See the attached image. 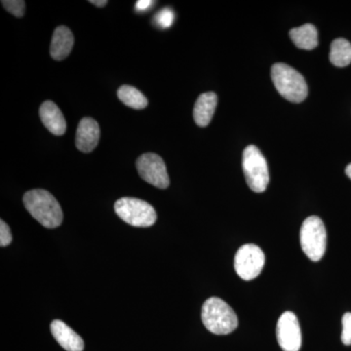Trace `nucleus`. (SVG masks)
<instances>
[{
  "instance_id": "9d476101",
  "label": "nucleus",
  "mask_w": 351,
  "mask_h": 351,
  "mask_svg": "<svg viewBox=\"0 0 351 351\" xmlns=\"http://www.w3.org/2000/svg\"><path fill=\"white\" fill-rule=\"evenodd\" d=\"M100 140V126L91 117L80 120L76 131L75 145L80 152L88 154L94 151Z\"/></svg>"
},
{
  "instance_id": "f03ea898",
  "label": "nucleus",
  "mask_w": 351,
  "mask_h": 351,
  "mask_svg": "<svg viewBox=\"0 0 351 351\" xmlns=\"http://www.w3.org/2000/svg\"><path fill=\"white\" fill-rule=\"evenodd\" d=\"M201 319L208 331L215 335H228L239 326L237 313L219 298L212 297L204 302Z\"/></svg>"
},
{
  "instance_id": "6ab92c4d",
  "label": "nucleus",
  "mask_w": 351,
  "mask_h": 351,
  "mask_svg": "<svg viewBox=\"0 0 351 351\" xmlns=\"http://www.w3.org/2000/svg\"><path fill=\"white\" fill-rule=\"evenodd\" d=\"M2 5L12 14L15 17L21 18L25 15V2L24 0H3L1 1Z\"/></svg>"
},
{
  "instance_id": "5701e85b",
  "label": "nucleus",
  "mask_w": 351,
  "mask_h": 351,
  "mask_svg": "<svg viewBox=\"0 0 351 351\" xmlns=\"http://www.w3.org/2000/svg\"><path fill=\"white\" fill-rule=\"evenodd\" d=\"M90 3L93 4V5L97 7H104L107 5L108 1L107 0H91Z\"/></svg>"
},
{
  "instance_id": "aec40b11",
  "label": "nucleus",
  "mask_w": 351,
  "mask_h": 351,
  "mask_svg": "<svg viewBox=\"0 0 351 351\" xmlns=\"http://www.w3.org/2000/svg\"><path fill=\"white\" fill-rule=\"evenodd\" d=\"M341 322H343L341 341H343V345L351 346V313H346L343 314Z\"/></svg>"
},
{
  "instance_id": "6e6552de",
  "label": "nucleus",
  "mask_w": 351,
  "mask_h": 351,
  "mask_svg": "<svg viewBox=\"0 0 351 351\" xmlns=\"http://www.w3.org/2000/svg\"><path fill=\"white\" fill-rule=\"evenodd\" d=\"M141 178L156 188L165 189L169 186L170 180L165 163L160 156L156 154H142L136 162Z\"/></svg>"
},
{
  "instance_id": "20e7f679",
  "label": "nucleus",
  "mask_w": 351,
  "mask_h": 351,
  "mask_svg": "<svg viewBox=\"0 0 351 351\" xmlns=\"http://www.w3.org/2000/svg\"><path fill=\"white\" fill-rule=\"evenodd\" d=\"M242 167L249 188L254 193H263L269 186V166L265 156L255 145H248L244 149Z\"/></svg>"
},
{
  "instance_id": "4be33fe9",
  "label": "nucleus",
  "mask_w": 351,
  "mask_h": 351,
  "mask_svg": "<svg viewBox=\"0 0 351 351\" xmlns=\"http://www.w3.org/2000/svg\"><path fill=\"white\" fill-rule=\"evenodd\" d=\"M154 3L156 2L152 1V0H138L136 2V10L138 12H145V11L149 10Z\"/></svg>"
},
{
  "instance_id": "ddd939ff",
  "label": "nucleus",
  "mask_w": 351,
  "mask_h": 351,
  "mask_svg": "<svg viewBox=\"0 0 351 351\" xmlns=\"http://www.w3.org/2000/svg\"><path fill=\"white\" fill-rule=\"evenodd\" d=\"M75 44V36L69 27L61 25L55 29L51 41L50 55L55 61H63L71 54Z\"/></svg>"
},
{
  "instance_id": "0eeeda50",
  "label": "nucleus",
  "mask_w": 351,
  "mask_h": 351,
  "mask_svg": "<svg viewBox=\"0 0 351 351\" xmlns=\"http://www.w3.org/2000/svg\"><path fill=\"white\" fill-rule=\"evenodd\" d=\"M265 261V254L257 245H243L235 254V271L243 280H253L262 272Z\"/></svg>"
},
{
  "instance_id": "b1692460",
  "label": "nucleus",
  "mask_w": 351,
  "mask_h": 351,
  "mask_svg": "<svg viewBox=\"0 0 351 351\" xmlns=\"http://www.w3.org/2000/svg\"><path fill=\"white\" fill-rule=\"evenodd\" d=\"M346 174L351 180V163L350 164V165L346 166Z\"/></svg>"
},
{
  "instance_id": "f3484780",
  "label": "nucleus",
  "mask_w": 351,
  "mask_h": 351,
  "mask_svg": "<svg viewBox=\"0 0 351 351\" xmlns=\"http://www.w3.org/2000/svg\"><path fill=\"white\" fill-rule=\"evenodd\" d=\"M117 97L127 107L143 110L147 107V99L137 88L130 85H122L117 91Z\"/></svg>"
},
{
  "instance_id": "412c9836",
  "label": "nucleus",
  "mask_w": 351,
  "mask_h": 351,
  "mask_svg": "<svg viewBox=\"0 0 351 351\" xmlns=\"http://www.w3.org/2000/svg\"><path fill=\"white\" fill-rule=\"evenodd\" d=\"M12 242V234H11L10 228L1 219L0 221V246L6 247Z\"/></svg>"
},
{
  "instance_id": "39448f33",
  "label": "nucleus",
  "mask_w": 351,
  "mask_h": 351,
  "mask_svg": "<svg viewBox=\"0 0 351 351\" xmlns=\"http://www.w3.org/2000/svg\"><path fill=\"white\" fill-rule=\"evenodd\" d=\"M302 251L313 262H319L326 252L327 233L322 219L311 216L304 219L300 233Z\"/></svg>"
},
{
  "instance_id": "4468645a",
  "label": "nucleus",
  "mask_w": 351,
  "mask_h": 351,
  "mask_svg": "<svg viewBox=\"0 0 351 351\" xmlns=\"http://www.w3.org/2000/svg\"><path fill=\"white\" fill-rule=\"evenodd\" d=\"M218 104V97L214 92L201 94L193 108V119L199 127L209 125Z\"/></svg>"
},
{
  "instance_id": "dca6fc26",
  "label": "nucleus",
  "mask_w": 351,
  "mask_h": 351,
  "mask_svg": "<svg viewBox=\"0 0 351 351\" xmlns=\"http://www.w3.org/2000/svg\"><path fill=\"white\" fill-rule=\"evenodd\" d=\"M330 61L338 68H345L351 63V43L345 38H337L331 44Z\"/></svg>"
},
{
  "instance_id": "1a4fd4ad",
  "label": "nucleus",
  "mask_w": 351,
  "mask_h": 351,
  "mask_svg": "<svg viewBox=\"0 0 351 351\" xmlns=\"http://www.w3.org/2000/svg\"><path fill=\"white\" fill-rule=\"evenodd\" d=\"M277 341L283 351H299L302 346V331L299 320L292 311H286L277 322Z\"/></svg>"
},
{
  "instance_id": "7ed1b4c3",
  "label": "nucleus",
  "mask_w": 351,
  "mask_h": 351,
  "mask_svg": "<svg viewBox=\"0 0 351 351\" xmlns=\"http://www.w3.org/2000/svg\"><path fill=\"white\" fill-rule=\"evenodd\" d=\"M271 78L277 92L286 100L295 104L306 100L308 95L306 80L292 66L274 64L271 68Z\"/></svg>"
},
{
  "instance_id": "a211bd4d",
  "label": "nucleus",
  "mask_w": 351,
  "mask_h": 351,
  "mask_svg": "<svg viewBox=\"0 0 351 351\" xmlns=\"http://www.w3.org/2000/svg\"><path fill=\"white\" fill-rule=\"evenodd\" d=\"M154 23L161 29H168L175 21V13L172 9L164 8L154 16Z\"/></svg>"
},
{
  "instance_id": "f8f14e48",
  "label": "nucleus",
  "mask_w": 351,
  "mask_h": 351,
  "mask_svg": "<svg viewBox=\"0 0 351 351\" xmlns=\"http://www.w3.org/2000/svg\"><path fill=\"white\" fill-rule=\"evenodd\" d=\"M43 125L55 136H63L66 131V121L59 107L52 101H44L39 110Z\"/></svg>"
},
{
  "instance_id": "9b49d317",
  "label": "nucleus",
  "mask_w": 351,
  "mask_h": 351,
  "mask_svg": "<svg viewBox=\"0 0 351 351\" xmlns=\"http://www.w3.org/2000/svg\"><path fill=\"white\" fill-rule=\"evenodd\" d=\"M51 332L64 350L66 351H83L84 341L80 335L62 320H54L51 323Z\"/></svg>"
},
{
  "instance_id": "f257e3e1",
  "label": "nucleus",
  "mask_w": 351,
  "mask_h": 351,
  "mask_svg": "<svg viewBox=\"0 0 351 351\" xmlns=\"http://www.w3.org/2000/svg\"><path fill=\"white\" fill-rule=\"evenodd\" d=\"M25 209L44 228H56L63 223V211L56 198L44 189H32L23 198Z\"/></svg>"
},
{
  "instance_id": "2eb2a0df",
  "label": "nucleus",
  "mask_w": 351,
  "mask_h": 351,
  "mask_svg": "<svg viewBox=\"0 0 351 351\" xmlns=\"http://www.w3.org/2000/svg\"><path fill=\"white\" fill-rule=\"evenodd\" d=\"M289 36L300 49L313 50L318 46V32L313 25L306 24L295 27L291 29Z\"/></svg>"
},
{
  "instance_id": "423d86ee",
  "label": "nucleus",
  "mask_w": 351,
  "mask_h": 351,
  "mask_svg": "<svg viewBox=\"0 0 351 351\" xmlns=\"http://www.w3.org/2000/svg\"><path fill=\"white\" fill-rule=\"evenodd\" d=\"M115 213L128 225L149 228L156 223L157 215L154 208L144 200L123 197L114 204Z\"/></svg>"
}]
</instances>
